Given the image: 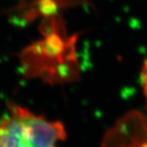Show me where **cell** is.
<instances>
[{
  "instance_id": "1",
  "label": "cell",
  "mask_w": 147,
  "mask_h": 147,
  "mask_svg": "<svg viewBox=\"0 0 147 147\" xmlns=\"http://www.w3.org/2000/svg\"><path fill=\"white\" fill-rule=\"evenodd\" d=\"M67 138L65 125L16 103H9L0 119V147H59Z\"/></svg>"
},
{
  "instance_id": "2",
  "label": "cell",
  "mask_w": 147,
  "mask_h": 147,
  "mask_svg": "<svg viewBox=\"0 0 147 147\" xmlns=\"http://www.w3.org/2000/svg\"><path fill=\"white\" fill-rule=\"evenodd\" d=\"M107 147H147V116L131 112L109 134Z\"/></svg>"
},
{
  "instance_id": "3",
  "label": "cell",
  "mask_w": 147,
  "mask_h": 147,
  "mask_svg": "<svg viewBox=\"0 0 147 147\" xmlns=\"http://www.w3.org/2000/svg\"><path fill=\"white\" fill-rule=\"evenodd\" d=\"M141 81H142V87H143L144 95L145 101H146V108H147V58L145 59L143 67H142Z\"/></svg>"
}]
</instances>
